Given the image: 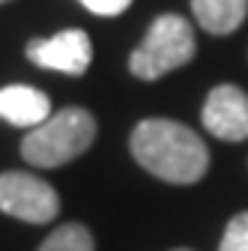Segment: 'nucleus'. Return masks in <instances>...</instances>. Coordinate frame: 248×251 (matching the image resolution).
<instances>
[{
  "instance_id": "3",
  "label": "nucleus",
  "mask_w": 248,
  "mask_h": 251,
  "mask_svg": "<svg viewBox=\"0 0 248 251\" xmlns=\"http://www.w3.org/2000/svg\"><path fill=\"white\" fill-rule=\"evenodd\" d=\"M198 51L195 42V30L182 15H159L149 24L144 42L132 51L129 57V69L141 81H156L179 66H185Z\"/></svg>"
},
{
  "instance_id": "12",
  "label": "nucleus",
  "mask_w": 248,
  "mask_h": 251,
  "mask_svg": "<svg viewBox=\"0 0 248 251\" xmlns=\"http://www.w3.org/2000/svg\"><path fill=\"white\" fill-rule=\"evenodd\" d=\"M176 251H189V248H176Z\"/></svg>"
},
{
  "instance_id": "8",
  "label": "nucleus",
  "mask_w": 248,
  "mask_h": 251,
  "mask_svg": "<svg viewBox=\"0 0 248 251\" xmlns=\"http://www.w3.org/2000/svg\"><path fill=\"white\" fill-rule=\"evenodd\" d=\"M192 12L206 33L227 36L242 27L248 15V0H192Z\"/></svg>"
},
{
  "instance_id": "6",
  "label": "nucleus",
  "mask_w": 248,
  "mask_h": 251,
  "mask_svg": "<svg viewBox=\"0 0 248 251\" xmlns=\"http://www.w3.org/2000/svg\"><path fill=\"white\" fill-rule=\"evenodd\" d=\"M203 129L222 141H245L248 138V93L236 84H219L203 102L200 111Z\"/></svg>"
},
{
  "instance_id": "13",
  "label": "nucleus",
  "mask_w": 248,
  "mask_h": 251,
  "mask_svg": "<svg viewBox=\"0 0 248 251\" xmlns=\"http://www.w3.org/2000/svg\"><path fill=\"white\" fill-rule=\"evenodd\" d=\"M0 3H9V0H0Z\"/></svg>"
},
{
  "instance_id": "7",
  "label": "nucleus",
  "mask_w": 248,
  "mask_h": 251,
  "mask_svg": "<svg viewBox=\"0 0 248 251\" xmlns=\"http://www.w3.org/2000/svg\"><path fill=\"white\" fill-rule=\"evenodd\" d=\"M51 99L27 84H9L0 90V117L21 129H36L51 117Z\"/></svg>"
},
{
  "instance_id": "5",
  "label": "nucleus",
  "mask_w": 248,
  "mask_h": 251,
  "mask_svg": "<svg viewBox=\"0 0 248 251\" xmlns=\"http://www.w3.org/2000/svg\"><path fill=\"white\" fill-rule=\"evenodd\" d=\"M27 57H30V63H36L42 69H54V72L78 78L90 69L93 42L84 30L69 27V30H60V33H54L48 39H33L27 45Z\"/></svg>"
},
{
  "instance_id": "10",
  "label": "nucleus",
  "mask_w": 248,
  "mask_h": 251,
  "mask_svg": "<svg viewBox=\"0 0 248 251\" xmlns=\"http://www.w3.org/2000/svg\"><path fill=\"white\" fill-rule=\"evenodd\" d=\"M219 251H248V212H239L227 222Z\"/></svg>"
},
{
  "instance_id": "9",
  "label": "nucleus",
  "mask_w": 248,
  "mask_h": 251,
  "mask_svg": "<svg viewBox=\"0 0 248 251\" xmlns=\"http://www.w3.org/2000/svg\"><path fill=\"white\" fill-rule=\"evenodd\" d=\"M39 251H93V233L84 225H63L57 227L42 245Z\"/></svg>"
},
{
  "instance_id": "4",
  "label": "nucleus",
  "mask_w": 248,
  "mask_h": 251,
  "mask_svg": "<svg viewBox=\"0 0 248 251\" xmlns=\"http://www.w3.org/2000/svg\"><path fill=\"white\" fill-rule=\"evenodd\" d=\"M0 212L30 225H48L60 212V198L45 179L24 171H9L0 174Z\"/></svg>"
},
{
  "instance_id": "1",
  "label": "nucleus",
  "mask_w": 248,
  "mask_h": 251,
  "mask_svg": "<svg viewBox=\"0 0 248 251\" xmlns=\"http://www.w3.org/2000/svg\"><path fill=\"white\" fill-rule=\"evenodd\" d=\"M129 147L138 165L165 182L192 185L209 171V150L203 138L176 120H141Z\"/></svg>"
},
{
  "instance_id": "2",
  "label": "nucleus",
  "mask_w": 248,
  "mask_h": 251,
  "mask_svg": "<svg viewBox=\"0 0 248 251\" xmlns=\"http://www.w3.org/2000/svg\"><path fill=\"white\" fill-rule=\"evenodd\" d=\"M96 141V120L84 108H63L21 141V155L36 168H60Z\"/></svg>"
},
{
  "instance_id": "11",
  "label": "nucleus",
  "mask_w": 248,
  "mask_h": 251,
  "mask_svg": "<svg viewBox=\"0 0 248 251\" xmlns=\"http://www.w3.org/2000/svg\"><path fill=\"white\" fill-rule=\"evenodd\" d=\"M78 3H84L93 15H120V12H126L132 6V0H78Z\"/></svg>"
}]
</instances>
